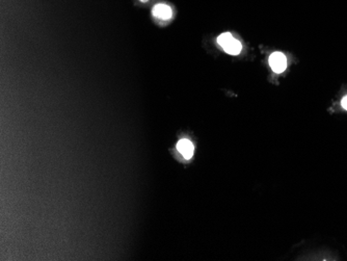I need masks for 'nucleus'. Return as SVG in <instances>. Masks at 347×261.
<instances>
[{"label": "nucleus", "instance_id": "7ed1b4c3", "mask_svg": "<svg viewBox=\"0 0 347 261\" xmlns=\"http://www.w3.org/2000/svg\"><path fill=\"white\" fill-rule=\"evenodd\" d=\"M152 14L155 18H158V19L169 20L173 16V11H172L171 6H169L168 4L159 3L153 7Z\"/></svg>", "mask_w": 347, "mask_h": 261}, {"label": "nucleus", "instance_id": "f03ea898", "mask_svg": "<svg viewBox=\"0 0 347 261\" xmlns=\"http://www.w3.org/2000/svg\"><path fill=\"white\" fill-rule=\"evenodd\" d=\"M269 66L275 73H282L287 68V58L282 52L272 53L269 58Z\"/></svg>", "mask_w": 347, "mask_h": 261}, {"label": "nucleus", "instance_id": "423d86ee", "mask_svg": "<svg viewBox=\"0 0 347 261\" xmlns=\"http://www.w3.org/2000/svg\"><path fill=\"white\" fill-rule=\"evenodd\" d=\"M140 1H142V2H147L148 0H140Z\"/></svg>", "mask_w": 347, "mask_h": 261}, {"label": "nucleus", "instance_id": "39448f33", "mask_svg": "<svg viewBox=\"0 0 347 261\" xmlns=\"http://www.w3.org/2000/svg\"><path fill=\"white\" fill-rule=\"evenodd\" d=\"M341 105L344 110L347 111V96H345L343 99H342V101H341Z\"/></svg>", "mask_w": 347, "mask_h": 261}, {"label": "nucleus", "instance_id": "f257e3e1", "mask_svg": "<svg viewBox=\"0 0 347 261\" xmlns=\"http://www.w3.org/2000/svg\"><path fill=\"white\" fill-rule=\"evenodd\" d=\"M217 43L221 47L228 53V55L231 56H237L241 52L242 46L241 43L233 38V35L230 32H225L222 33L220 37L217 38Z\"/></svg>", "mask_w": 347, "mask_h": 261}, {"label": "nucleus", "instance_id": "20e7f679", "mask_svg": "<svg viewBox=\"0 0 347 261\" xmlns=\"http://www.w3.org/2000/svg\"><path fill=\"white\" fill-rule=\"evenodd\" d=\"M177 149L180 152V154L183 156L185 159H190L194 155L195 147L189 140L183 139L178 142L177 144Z\"/></svg>", "mask_w": 347, "mask_h": 261}]
</instances>
